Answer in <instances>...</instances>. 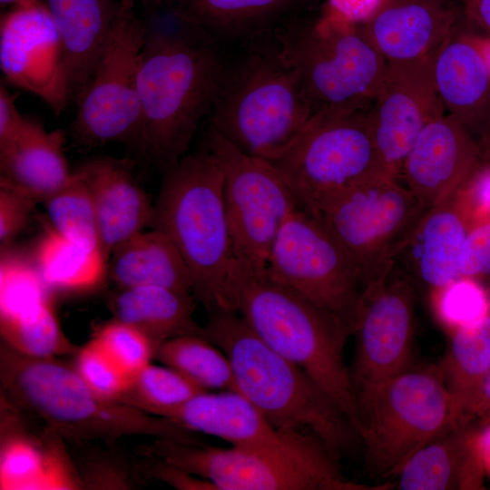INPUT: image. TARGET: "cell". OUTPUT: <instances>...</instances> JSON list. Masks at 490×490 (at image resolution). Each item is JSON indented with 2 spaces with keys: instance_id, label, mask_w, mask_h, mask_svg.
I'll list each match as a JSON object with an SVG mask.
<instances>
[{
  "instance_id": "cell-1",
  "label": "cell",
  "mask_w": 490,
  "mask_h": 490,
  "mask_svg": "<svg viewBox=\"0 0 490 490\" xmlns=\"http://www.w3.org/2000/svg\"><path fill=\"white\" fill-rule=\"evenodd\" d=\"M143 29L137 150L162 172L186 154L201 120L209 116L227 56L182 7L157 11Z\"/></svg>"
},
{
  "instance_id": "cell-2",
  "label": "cell",
  "mask_w": 490,
  "mask_h": 490,
  "mask_svg": "<svg viewBox=\"0 0 490 490\" xmlns=\"http://www.w3.org/2000/svg\"><path fill=\"white\" fill-rule=\"evenodd\" d=\"M0 351L2 397L64 440L113 445L145 436L199 442L197 433L172 419L100 395L58 358L29 357L3 342Z\"/></svg>"
},
{
  "instance_id": "cell-3",
  "label": "cell",
  "mask_w": 490,
  "mask_h": 490,
  "mask_svg": "<svg viewBox=\"0 0 490 490\" xmlns=\"http://www.w3.org/2000/svg\"><path fill=\"white\" fill-rule=\"evenodd\" d=\"M205 338L228 357L237 391L278 429L309 434L338 459L358 437L330 396L302 368L269 347L236 311L208 312Z\"/></svg>"
},
{
  "instance_id": "cell-4",
  "label": "cell",
  "mask_w": 490,
  "mask_h": 490,
  "mask_svg": "<svg viewBox=\"0 0 490 490\" xmlns=\"http://www.w3.org/2000/svg\"><path fill=\"white\" fill-rule=\"evenodd\" d=\"M227 57L209 127L250 156L272 162L297 139L311 111L297 71L273 32Z\"/></svg>"
},
{
  "instance_id": "cell-5",
  "label": "cell",
  "mask_w": 490,
  "mask_h": 490,
  "mask_svg": "<svg viewBox=\"0 0 490 490\" xmlns=\"http://www.w3.org/2000/svg\"><path fill=\"white\" fill-rule=\"evenodd\" d=\"M150 228L173 242L186 263L192 294L207 311L233 310L236 259L227 220L222 171L210 151L185 154L162 172Z\"/></svg>"
},
{
  "instance_id": "cell-6",
  "label": "cell",
  "mask_w": 490,
  "mask_h": 490,
  "mask_svg": "<svg viewBox=\"0 0 490 490\" xmlns=\"http://www.w3.org/2000/svg\"><path fill=\"white\" fill-rule=\"evenodd\" d=\"M233 309L269 347L302 368L337 403L355 431L358 410L344 359L348 335L335 315L295 289L237 263Z\"/></svg>"
},
{
  "instance_id": "cell-7",
  "label": "cell",
  "mask_w": 490,
  "mask_h": 490,
  "mask_svg": "<svg viewBox=\"0 0 490 490\" xmlns=\"http://www.w3.org/2000/svg\"><path fill=\"white\" fill-rule=\"evenodd\" d=\"M297 71L311 114L368 111L383 85L387 62L360 24L304 14L273 31Z\"/></svg>"
},
{
  "instance_id": "cell-8",
  "label": "cell",
  "mask_w": 490,
  "mask_h": 490,
  "mask_svg": "<svg viewBox=\"0 0 490 490\" xmlns=\"http://www.w3.org/2000/svg\"><path fill=\"white\" fill-rule=\"evenodd\" d=\"M355 397L366 466L381 477H394L415 452L466 422L437 366H412Z\"/></svg>"
},
{
  "instance_id": "cell-9",
  "label": "cell",
  "mask_w": 490,
  "mask_h": 490,
  "mask_svg": "<svg viewBox=\"0 0 490 490\" xmlns=\"http://www.w3.org/2000/svg\"><path fill=\"white\" fill-rule=\"evenodd\" d=\"M141 454L156 457L208 481L217 490H386L347 478L321 441L305 436L287 447L219 448L155 438Z\"/></svg>"
},
{
  "instance_id": "cell-10",
  "label": "cell",
  "mask_w": 490,
  "mask_h": 490,
  "mask_svg": "<svg viewBox=\"0 0 490 490\" xmlns=\"http://www.w3.org/2000/svg\"><path fill=\"white\" fill-rule=\"evenodd\" d=\"M368 111L313 115L294 142L271 162L299 209L318 216L347 190L396 177L376 146Z\"/></svg>"
},
{
  "instance_id": "cell-11",
  "label": "cell",
  "mask_w": 490,
  "mask_h": 490,
  "mask_svg": "<svg viewBox=\"0 0 490 490\" xmlns=\"http://www.w3.org/2000/svg\"><path fill=\"white\" fill-rule=\"evenodd\" d=\"M429 209L398 178L389 176L347 190L317 217L352 259L363 289L390 276Z\"/></svg>"
},
{
  "instance_id": "cell-12",
  "label": "cell",
  "mask_w": 490,
  "mask_h": 490,
  "mask_svg": "<svg viewBox=\"0 0 490 490\" xmlns=\"http://www.w3.org/2000/svg\"><path fill=\"white\" fill-rule=\"evenodd\" d=\"M144 29L134 5L120 2L107 45L77 100L73 145L90 149L109 142L138 148L142 108L138 72Z\"/></svg>"
},
{
  "instance_id": "cell-13",
  "label": "cell",
  "mask_w": 490,
  "mask_h": 490,
  "mask_svg": "<svg viewBox=\"0 0 490 490\" xmlns=\"http://www.w3.org/2000/svg\"><path fill=\"white\" fill-rule=\"evenodd\" d=\"M208 150L222 171L223 200L237 264L262 273L276 237L299 208L275 166L243 153L208 127Z\"/></svg>"
},
{
  "instance_id": "cell-14",
  "label": "cell",
  "mask_w": 490,
  "mask_h": 490,
  "mask_svg": "<svg viewBox=\"0 0 490 490\" xmlns=\"http://www.w3.org/2000/svg\"><path fill=\"white\" fill-rule=\"evenodd\" d=\"M264 272L335 315L352 334L362 290L359 272L318 217L299 208L289 215Z\"/></svg>"
},
{
  "instance_id": "cell-15",
  "label": "cell",
  "mask_w": 490,
  "mask_h": 490,
  "mask_svg": "<svg viewBox=\"0 0 490 490\" xmlns=\"http://www.w3.org/2000/svg\"><path fill=\"white\" fill-rule=\"evenodd\" d=\"M416 295L406 278L390 276L362 289L352 334L349 368L356 389L388 379L412 367Z\"/></svg>"
},
{
  "instance_id": "cell-16",
  "label": "cell",
  "mask_w": 490,
  "mask_h": 490,
  "mask_svg": "<svg viewBox=\"0 0 490 490\" xmlns=\"http://www.w3.org/2000/svg\"><path fill=\"white\" fill-rule=\"evenodd\" d=\"M0 67L9 83L39 96L55 114L72 101L61 40L40 0H19L2 16Z\"/></svg>"
},
{
  "instance_id": "cell-17",
  "label": "cell",
  "mask_w": 490,
  "mask_h": 490,
  "mask_svg": "<svg viewBox=\"0 0 490 490\" xmlns=\"http://www.w3.org/2000/svg\"><path fill=\"white\" fill-rule=\"evenodd\" d=\"M435 52L416 60L387 62L380 93L368 111L378 152L397 178L420 132L446 113L434 80Z\"/></svg>"
},
{
  "instance_id": "cell-18",
  "label": "cell",
  "mask_w": 490,
  "mask_h": 490,
  "mask_svg": "<svg viewBox=\"0 0 490 490\" xmlns=\"http://www.w3.org/2000/svg\"><path fill=\"white\" fill-rule=\"evenodd\" d=\"M25 416L2 397L0 489H83L64 439L42 424L32 427Z\"/></svg>"
},
{
  "instance_id": "cell-19",
  "label": "cell",
  "mask_w": 490,
  "mask_h": 490,
  "mask_svg": "<svg viewBox=\"0 0 490 490\" xmlns=\"http://www.w3.org/2000/svg\"><path fill=\"white\" fill-rule=\"evenodd\" d=\"M475 138L455 117L444 113L428 122L407 153L401 175L406 186L427 207L456 198L477 172Z\"/></svg>"
},
{
  "instance_id": "cell-20",
  "label": "cell",
  "mask_w": 490,
  "mask_h": 490,
  "mask_svg": "<svg viewBox=\"0 0 490 490\" xmlns=\"http://www.w3.org/2000/svg\"><path fill=\"white\" fill-rule=\"evenodd\" d=\"M134 165L128 158L94 155L73 171L90 193L106 260L117 245L150 226L153 203L137 182Z\"/></svg>"
},
{
  "instance_id": "cell-21",
  "label": "cell",
  "mask_w": 490,
  "mask_h": 490,
  "mask_svg": "<svg viewBox=\"0 0 490 490\" xmlns=\"http://www.w3.org/2000/svg\"><path fill=\"white\" fill-rule=\"evenodd\" d=\"M448 0H380L360 24L387 62L422 58L456 32Z\"/></svg>"
},
{
  "instance_id": "cell-22",
  "label": "cell",
  "mask_w": 490,
  "mask_h": 490,
  "mask_svg": "<svg viewBox=\"0 0 490 490\" xmlns=\"http://www.w3.org/2000/svg\"><path fill=\"white\" fill-rule=\"evenodd\" d=\"M163 417L195 433L221 438L235 446L287 447L309 435L278 429L236 390L203 391L170 410Z\"/></svg>"
},
{
  "instance_id": "cell-23",
  "label": "cell",
  "mask_w": 490,
  "mask_h": 490,
  "mask_svg": "<svg viewBox=\"0 0 490 490\" xmlns=\"http://www.w3.org/2000/svg\"><path fill=\"white\" fill-rule=\"evenodd\" d=\"M434 80L447 114L475 138L490 126V73L472 35L456 34L435 52Z\"/></svg>"
},
{
  "instance_id": "cell-24",
  "label": "cell",
  "mask_w": 490,
  "mask_h": 490,
  "mask_svg": "<svg viewBox=\"0 0 490 490\" xmlns=\"http://www.w3.org/2000/svg\"><path fill=\"white\" fill-rule=\"evenodd\" d=\"M477 430L463 422L415 452L394 476L400 490L484 489Z\"/></svg>"
},
{
  "instance_id": "cell-25",
  "label": "cell",
  "mask_w": 490,
  "mask_h": 490,
  "mask_svg": "<svg viewBox=\"0 0 490 490\" xmlns=\"http://www.w3.org/2000/svg\"><path fill=\"white\" fill-rule=\"evenodd\" d=\"M65 143L64 130L47 131L39 120L24 116L15 138L0 147V181L44 202L73 177Z\"/></svg>"
},
{
  "instance_id": "cell-26",
  "label": "cell",
  "mask_w": 490,
  "mask_h": 490,
  "mask_svg": "<svg viewBox=\"0 0 490 490\" xmlns=\"http://www.w3.org/2000/svg\"><path fill=\"white\" fill-rule=\"evenodd\" d=\"M58 32L72 101L93 75L109 41L118 0H45Z\"/></svg>"
},
{
  "instance_id": "cell-27",
  "label": "cell",
  "mask_w": 490,
  "mask_h": 490,
  "mask_svg": "<svg viewBox=\"0 0 490 490\" xmlns=\"http://www.w3.org/2000/svg\"><path fill=\"white\" fill-rule=\"evenodd\" d=\"M454 200L426 211L397 257L404 259L411 278L436 291L462 278L459 262L466 231Z\"/></svg>"
},
{
  "instance_id": "cell-28",
  "label": "cell",
  "mask_w": 490,
  "mask_h": 490,
  "mask_svg": "<svg viewBox=\"0 0 490 490\" xmlns=\"http://www.w3.org/2000/svg\"><path fill=\"white\" fill-rule=\"evenodd\" d=\"M109 259L107 273L119 289L157 286L193 295L188 267L162 231L151 229L133 235L117 245Z\"/></svg>"
},
{
  "instance_id": "cell-29",
  "label": "cell",
  "mask_w": 490,
  "mask_h": 490,
  "mask_svg": "<svg viewBox=\"0 0 490 490\" xmlns=\"http://www.w3.org/2000/svg\"><path fill=\"white\" fill-rule=\"evenodd\" d=\"M195 298L157 286L119 289L110 300L113 318L139 330L155 354L166 340L202 334L193 318ZM154 357V356H153Z\"/></svg>"
},
{
  "instance_id": "cell-30",
  "label": "cell",
  "mask_w": 490,
  "mask_h": 490,
  "mask_svg": "<svg viewBox=\"0 0 490 490\" xmlns=\"http://www.w3.org/2000/svg\"><path fill=\"white\" fill-rule=\"evenodd\" d=\"M191 15L221 46L243 44L300 15L310 0H182Z\"/></svg>"
},
{
  "instance_id": "cell-31",
  "label": "cell",
  "mask_w": 490,
  "mask_h": 490,
  "mask_svg": "<svg viewBox=\"0 0 490 490\" xmlns=\"http://www.w3.org/2000/svg\"><path fill=\"white\" fill-rule=\"evenodd\" d=\"M465 421L490 368V314L454 328L449 347L437 366Z\"/></svg>"
},
{
  "instance_id": "cell-32",
  "label": "cell",
  "mask_w": 490,
  "mask_h": 490,
  "mask_svg": "<svg viewBox=\"0 0 490 490\" xmlns=\"http://www.w3.org/2000/svg\"><path fill=\"white\" fill-rule=\"evenodd\" d=\"M36 267L50 289L78 291L96 287L107 273V260L48 229L35 250Z\"/></svg>"
},
{
  "instance_id": "cell-33",
  "label": "cell",
  "mask_w": 490,
  "mask_h": 490,
  "mask_svg": "<svg viewBox=\"0 0 490 490\" xmlns=\"http://www.w3.org/2000/svg\"><path fill=\"white\" fill-rule=\"evenodd\" d=\"M153 358L179 371L205 390L237 391L228 357L200 335H183L166 340L158 348Z\"/></svg>"
},
{
  "instance_id": "cell-34",
  "label": "cell",
  "mask_w": 490,
  "mask_h": 490,
  "mask_svg": "<svg viewBox=\"0 0 490 490\" xmlns=\"http://www.w3.org/2000/svg\"><path fill=\"white\" fill-rule=\"evenodd\" d=\"M203 391L206 390L179 371L149 363L130 377L117 400L163 417Z\"/></svg>"
},
{
  "instance_id": "cell-35",
  "label": "cell",
  "mask_w": 490,
  "mask_h": 490,
  "mask_svg": "<svg viewBox=\"0 0 490 490\" xmlns=\"http://www.w3.org/2000/svg\"><path fill=\"white\" fill-rule=\"evenodd\" d=\"M44 204L52 229L72 241L103 252L90 193L74 172L71 180Z\"/></svg>"
},
{
  "instance_id": "cell-36",
  "label": "cell",
  "mask_w": 490,
  "mask_h": 490,
  "mask_svg": "<svg viewBox=\"0 0 490 490\" xmlns=\"http://www.w3.org/2000/svg\"><path fill=\"white\" fill-rule=\"evenodd\" d=\"M0 332L3 343L33 358H58L77 351L63 332L51 302L24 318L0 321Z\"/></svg>"
},
{
  "instance_id": "cell-37",
  "label": "cell",
  "mask_w": 490,
  "mask_h": 490,
  "mask_svg": "<svg viewBox=\"0 0 490 490\" xmlns=\"http://www.w3.org/2000/svg\"><path fill=\"white\" fill-rule=\"evenodd\" d=\"M50 288L37 267L2 251L0 260V321L25 317L50 303Z\"/></svg>"
},
{
  "instance_id": "cell-38",
  "label": "cell",
  "mask_w": 490,
  "mask_h": 490,
  "mask_svg": "<svg viewBox=\"0 0 490 490\" xmlns=\"http://www.w3.org/2000/svg\"><path fill=\"white\" fill-rule=\"evenodd\" d=\"M93 339L129 377L151 363L154 356L150 342L139 330L114 318L100 327Z\"/></svg>"
},
{
  "instance_id": "cell-39",
  "label": "cell",
  "mask_w": 490,
  "mask_h": 490,
  "mask_svg": "<svg viewBox=\"0 0 490 490\" xmlns=\"http://www.w3.org/2000/svg\"><path fill=\"white\" fill-rule=\"evenodd\" d=\"M74 368L83 381L100 395L117 400L130 377L92 338L74 354Z\"/></svg>"
},
{
  "instance_id": "cell-40",
  "label": "cell",
  "mask_w": 490,
  "mask_h": 490,
  "mask_svg": "<svg viewBox=\"0 0 490 490\" xmlns=\"http://www.w3.org/2000/svg\"><path fill=\"white\" fill-rule=\"evenodd\" d=\"M437 292L439 316L454 328L488 314L489 300L485 291L469 278H459Z\"/></svg>"
},
{
  "instance_id": "cell-41",
  "label": "cell",
  "mask_w": 490,
  "mask_h": 490,
  "mask_svg": "<svg viewBox=\"0 0 490 490\" xmlns=\"http://www.w3.org/2000/svg\"><path fill=\"white\" fill-rule=\"evenodd\" d=\"M83 488L130 489L142 480L137 462L130 464L113 453L90 456L81 469H77Z\"/></svg>"
},
{
  "instance_id": "cell-42",
  "label": "cell",
  "mask_w": 490,
  "mask_h": 490,
  "mask_svg": "<svg viewBox=\"0 0 490 490\" xmlns=\"http://www.w3.org/2000/svg\"><path fill=\"white\" fill-rule=\"evenodd\" d=\"M36 202L0 181V243L2 249L25 227Z\"/></svg>"
},
{
  "instance_id": "cell-43",
  "label": "cell",
  "mask_w": 490,
  "mask_h": 490,
  "mask_svg": "<svg viewBox=\"0 0 490 490\" xmlns=\"http://www.w3.org/2000/svg\"><path fill=\"white\" fill-rule=\"evenodd\" d=\"M459 267L461 277L490 275V223L466 233Z\"/></svg>"
},
{
  "instance_id": "cell-44",
  "label": "cell",
  "mask_w": 490,
  "mask_h": 490,
  "mask_svg": "<svg viewBox=\"0 0 490 490\" xmlns=\"http://www.w3.org/2000/svg\"><path fill=\"white\" fill-rule=\"evenodd\" d=\"M15 95L0 84V147L10 142L21 129L24 116L15 106Z\"/></svg>"
},
{
  "instance_id": "cell-45",
  "label": "cell",
  "mask_w": 490,
  "mask_h": 490,
  "mask_svg": "<svg viewBox=\"0 0 490 490\" xmlns=\"http://www.w3.org/2000/svg\"><path fill=\"white\" fill-rule=\"evenodd\" d=\"M474 203L485 211H490V169L477 172L471 185Z\"/></svg>"
},
{
  "instance_id": "cell-46",
  "label": "cell",
  "mask_w": 490,
  "mask_h": 490,
  "mask_svg": "<svg viewBox=\"0 0 490 490\" xmlns=\"http://www.w3.org/2000/svg\"><path fill=\"white\" fill-rule=\"evenodd\" d=\"M465 13L490 33V0H458Z\"/></svg>"
},
{
  "instance_id": "cell-47",
  "label": "cell",
  "mask_w": 490,
  "mask_h": 490,
  "mask_svg": "<svg viewBox=\"0 0 490 490\" xmlns=\"http://www.w3.org/2000/svg\"><path fill=\"white\" fill-rule=\"evenodd\" d=\"M470 415L474 418H486L490 416V368L470 408Z\"/></svg>"
},
{
  "instance_id": "cell-48",
  "label": "cell",
  "mask_w": 490,
  "mask_h": 490,
  "mask_svg": "<svg viewBox=\"0 0 490 490\" xmlns=\"http://www.w3.org/2000/svg\"><path fill=\"white\" fill-rule=\"evenodd\" d=\"M483 428L477 430V448L486 475L490 476V416Z\"/></svg>"
},
{
  "instance_id": "cell-49",
  "label": "cell",
  "mask_w": 490,
  "mask_h": 490,
  "mask_svg": "<svg viewBox=\"0 0 490 490\" xmlns=\"http://www.w3.org/2000/svg\"><path fill=\"white\" fill-rule=\"evenodd\" d=\"M472 38L479 49L485 63L487 66V69L490 73V38H482L479 36H473Z\"/></svg>"
},
{
  "instance_id": "cell-50",
  "label": "cell",
  "mask_w": 490,
  "mask_h": 490,
  "mask_svg": "<svg viewBox=\"0 0 490 490\" xmlns=\"http://www.w3.org/2000/svg\"><path fill=\"white\" fill-rule=\"evenodd\" d=\"M122 3L135 5L136 3L145 4L153 0H118Z\"/></svg>"
},
{
  "instance_id": "cell-51",
  "label": "cell",
  "mask_w": 490,
  "mask_h": 490,
  "mask_svg": "<svg viewBox=\"0 0 490 490\" xmlns=\"http://www.w3.org/2000/svg\"><path fill=\"white\" fill-rule=\"evenodd\" d=\"M19 0H0L1 5L15 4Z\"/></svg>"
}]
</instances>
